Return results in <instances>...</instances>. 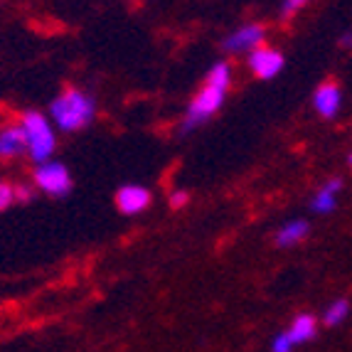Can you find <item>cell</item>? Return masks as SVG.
<instances>
[{
  "label": "cell",
  "instance_id": "d6986e66",
  "mask_svg": "<svg viewBox=\"0 0 352 352\" xmlns=\"http://www.w3.org/2000/svg\"><path fill=\"white\" fill-rule=\"evenodd\" d=\"M340 45H342L345 50H352V30H347L345 35L340 37Z\"/></svg>",
  "mask_w": 352,
  "mask_h": 352
},
{
  "label": "cell",
  "instance_id": "7a4b0ae2",
  "mask_svg": "<svg viewBox=\"0 0 352 352\" xmlns=\"http://www.w3.org/2000/svg\"><path fill=\"white\" fill-rule=\"evenodd\" d=\"M50 121L54 129L62 133H74V131L87 129L96 118V101L94 96L79 87L62 89L50 104Z\"/></svg>",
  "mask_w": 352,
  "mask_h": 352
},
{
  "label": "cell",
  "instance_id": "4fadbf2b",
  "mask_svg": "<svg viewBox=\"0 0 352 352\" xmlns=\"http://www.w3.org/2000/svg\"><path fill=\"white\" fill-rule=\"evenodd\" d=\"M350 316V300L347 298H335L333 303L323 311V325L335 328V325L345 323V318Z\"/></svg>",
  "mask_w": 352,
  "mask_h": 352
},
{
  "label": "cell",
  "instance_id": "3957f363",
  "mask_svg": "<svg viewBox=\"0 0 352 352\" xmlns=\"http://www.w3.org/2000/svg\"><path fill=\"white\" fill-rule=\"evenodd\" d=\"M25 133V148H28V158L35 165L52 160L54 151H57V129L50 121V116L40 111H25L20 118Z\"/></svg>",
  "mask_w": 352,
  "mask_h": 352
},
{
  "label": "cell",
  "instance_id": "30bf717a",
  "mask_svg": "<svg viewBox=\"0 0 352 352\" xmlns=\"http://www.w3.org/2000/svg\"><path fill=\"white\" fill-rule=\"evenodd\" d=\"M342 190V180L340 177H333V180H325L318 192L313 195L311 200V210L318 212V214H328L338 207V192Z\"/></svg>",
  "mask_w": 352,
  "mask_h": 352
},
{
  "label": "cell",
  "instance_id": "9a60e30c",
  "mask_svg": "<svg viewBox=\"0 0 352 352\" xmlns=\"http://www.w3.org/2000/svg\"><path fill=\"white\" fill-rule=\"evenodd\" d=\"M308 3H311V0H283L281 8H278V15H281V20H291L296 12L303 10Z\"/></svg>",
  "mask_w": 352,
  "mask_h": 352
},
{
  "label": "cell",
  "instance_id": "277c9868",
  "mask_svg": "<svg viewBox=\"0 0 352 352\" xmlns=\"http://www.w3.org/2000/svg\"><path fill=\"white\" fill-rule=\"evenodd\" d=\"M32 182H35L37 190H42L50 197H67L72 192V188H74L69 168L65 163H59V160H45V163L35 165Z\"/></svg>",
  "mask_w": 352,
  "mask_h": 352
},
{
  "label": "cell",
  "instance_id": "8992f818",
  "mask_svg": "<svg viewBox=\"0 0 352 352\" xmlns=\"http://www.w3.org/2000/svg\"><path fill=\"white\" fill-rule=\"evenodd\" d=\"M283 65H286V57H283L281 50L276 47H269V45H261L256 47L254 52L247 54V67L256 79H274L276 74H281Z\"/></svg>",
  "mask_w": 352,
  "mask_h": 352
},
{
  "label": "cell",
  "instance_id": "52a82bcc",
  "mask_svg": "<svg viewBox=\"0 0 352 352\" xmlns=\"http://www.w3.org/2000/svg\"><path fill=\"white\" fill-rule=\"evenodd\" d=\"M151 200H153L151 190L143 188V185H121L116 190V207L126 217L143 214L151 207Z\"/></svg>",
  "mask_w": 352,
  "mask_h": 352
},
{
  "label": "cell",
  "instance_id": "5bb4252c",
  "mask_svg": "<svg viewBox=\"0 0 352 352\" xmlns=\"http://www.w3.org/2000/svg\"><path fill=\"white\" fill-rule=\"evenodd\" d=\"M18 202V192H15V185L8 180H0V212H6L8 207H12Z\"/></svg>",
  "mask_w": 352,
  "mask_h": 352
},
{
  "label": "cell",
  "instance_id": "8fae6325",
  "mask_svg": "<svg viewBox=\"0 0 352 352\" xmlns=\"http://www.w3.org/2000/svg\"><path fill=\"white\" fill-rule=\"evenodd\" d=\"M308 232H311V224L305 222V219H288L286 224H281L276 232V247L281 249H291L296 247V244H300V241L308 236Z\"/></svg>",
  "mask_w": 352,
  "mask_h": 352
},
{
  "label": "cell",
  "instance_id": "5b68a950",
  "mask_svg": "<svg viewBox=\"0 0 352 352\" xmlns=\"http://www.w3.org/2000/svg\"><path fill=\"white\" fill-rule=\"evenodd\" d=\"M261 45H266V28L261 23L241 25L222 40V50L227 54H249Z\"/></svg>",
  "mask_w": 352,
  "mask_h": 352
},
{
  "label": "cell",
  "instance_id": "7c38bea8",
  "mask_svg": "<svg viewBox=\"0 0 352 352\" xmlns=\"http://www.w3.org/2000/svg\"><path fill=\"white\" fill-rule=\"evenodd\" d=\"M288 338L294 340V345H303V342L313 340L318 333V318L311 316V313H298V316L291 320L288 325Z\"/></svg>",
  "mask_w": 352,
  "mask_h": 352
},
{
  "label": "cell",
  "instance_id": "9c48e42d",
  "mask_svg": "<svg viewBox=\"0 0 352 352\" xmlns=\"http://www.w3.org/2000/svg\"><path fill=\"white\" fill-rule=\"evenodd\" d=\"M20 155H28L25 148V133L20 121L0 126V160H15Z\"/></svg>",
  "mask_w": 352,
  "mask_h": 352
},
{
  "label": "cell",
  "instance_id": "2e32d148",
  "mask_svg": "<svg viewBox=\"0 0 352 352\" xmlns=\"http://www.w3.org/2000/svg\"><path fill=\"white\" fill-rule=\"evenodd\" d=\"M294 340L288 338V333L283 330V333H278L274 340H271V352H294Z\"/></svg>",
  "mask_w": 352,
  "mask_h": 352
},
{
  "label": "cell",
  "instance_id": "6da1fadb",
  "mask_svg": "<svg viewBox=\"0 0 352 352\" xmlns=\"http://www.w3.org/2000/svg\"><path fill=\"white\" fill-rule=\"evenodd\" d=\"M232 82H234V72H232L229 62L222 59L217 65H212V69L205 76V84L197 89V94L192 96V101L188 104V111H185V116L180 121L182 135L200 129L205 121H210L222 109L224 101H227L229 89H232Z\"/></svg>",
  "mask_w": 352,
  "mask_h": 352
},
{
  "label": "cell",
  "instance_id": "e0dca14e",
  "mask_svg": "<svg viewBox=\"0 0 352 352\" xmlns=\"http://www.w3.org/2000/svg\"><path fill=\"white\" fill-rule=\"evenodd\" d=\"M190 200V195L185 192V190H173L170 192V205L173 207H185Z\"/></svg>",
  "mask_w": 352,
  "mask_h": 352
},
{
  "label": "cell",
  "instance_id": "ba28073f",
  "mask_svg": "<svg viewBox=\"0 0 352 352\" xmlns=\"http://www.w3.org/2000/svg\"><path fill=\"white\" fill-rule=\"evenodd\" d=\"M313 109L323 118H335L342 109V89L338 82H323L318 84L313 91Z\"/></svg>",
  "mask_w": 352,
  "mask_h": 352
},
{
  "label": "cell",
  "instance_id": "ffe728a7",
  "mask_svg": "<svg viewBox=\"0 0 352 352\" xmlns=\"http://www.w3.org/2000/svg\"><path fill=\"white\" fill-rule=\"evenodd\" d=\"M350 165H352V153H350Z\"/></svg>",
  "mask_w": 352,
  "mask_h": 352
},
{
  "label": "cell",
  "instance_id": "ac0fdd59",
  "mask_svg": "<svg viewBox=\"0 0 352 352\" xmlns=\"http://www.w3.org/2000/svg\"><path fill=\"white\" fill-rule=\"evenodd\" d=\"M15 192H18V202H28L32 197V190L30 188H15Z\"/></svg>",
  "mask_w": 352,
  "mask_h": 352
}]
</instances>
